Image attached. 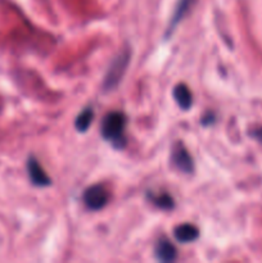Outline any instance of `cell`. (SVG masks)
I'll return each instance as SVG.
<instances>
[{"mask_svg":"<svg viewBox=\"0 0 262 263\" xmlns=\"http://www.w3.org/2000/svg\"><path fill=\"white\" fill-rule=\"evenodd\" d=\"M127 126V117L122 112H110L103 118L100 133L107 141L112 143L116 148L121 149L125 146L126 138L125 130Z\"/></svg>","mask_w":262,"mask_h":263,"instance_id":"1","label":"cell"},{"mask_svg":"<svg viewBox=\"0 0 262 263\" xmlns=\"http://www.w3.org/2000/svg\"><path fill=\"white\" fill-rule=\"evenodd\" d=\"M128 63H130V51L128 50H123L113 59L104 77V82H103L104 91H112L118 86L126 69H127Z\"/></svg>","mask_w":262,"mask_h":263,"instance_id":"2","label":"cell"},{"mask_svg":"<svg viewBox=\"0 0 262 263\" xmlns=\"http://www.w3.org/2000/svg\"><path fill=\"white\" fill-rule=\"evenodd\" d=\"M82 199L89 210L99 211L109 202V192L103 185H92L85 190Z\"/></svg>","mask_w":262,"mask_h":263,"instance_id":"3","label":"cell"},{"mask_svg":"<svg viewBox=\"0 0 262 263\" xmlns=\"http://www.w3.org/2000/svg\"><path fill=\"white\" fill-rule=\"evenodd\" d=\"M171 161L172 164L184 174H192L193 170H194L192 157L182 144H177L174 146L171 153Z\"/></svg>","mask_w":262,"mask_h":263,"instance_id":"4","label":"cell"},{"mask_svg":"<svg viewBox=\"0 0 262 263\" xmlns=\"http://www.w3.org/2000/svg\"><path fill=\"white\" fill-rule=\"evenodd\" d=\"M27 171L31 182L36 186H48L50 185V177L46 175L41 164L33 157H30L27 162Z\"/></svg>","mask_w":262,"mask_h":263,"instance_id":"5","label":"cell"},{"mask_svg":"<svg viewBox=\"0 0 262 263\" xmlns=\"http://www.w3.org/2000/svg\"><path fill=\"white\" fill-rule=\"evenodd\" d=\"M154 254L161 262H172L176 259L177 252L172 243L167 239H161L154 247Z\"/></svg>","mask_w":262,"mask_h":263,"instance_id":"6","label":"cell"},{"mask_svg":"<svg viewBox=\"0 0 262 263\" xmlns=\"http://www.w3.org/2000/svg\"><path fill=\"white\" fill-rule=\"evenodd\" d=\"M175 239L180 243H192V241L197 240L199 236V230L195 228L192 223H182V225L177 226L174 231Z\"/></svg>","mask_w":262,"mask_h":263,"instance_id":"7","label":"cell"},{"mask_svg":"<svg viewBox=\"0 0 262 263\" xmlns=\"http://www.w3.org/2000/svg\"><path fill=\"white\" fill-rule=\"evenodd\" d=\"M193 0H177V4L175 7L174 14L171 17V22H170L169 27H167V32L166 36H169L172 31L175 30L177 25L181 22L182 18L185 17V14L188 13V10L190 9V5H192Z\"/></svg>","mask_w":262,"mask_h":263,"instance_id":"8","label":"cell"},{"mask_svg":"<svg viewBox=\"0 0 262 263\" xmlns=\"http://www.w3.org/2000/svg\"><path fill=\"white\" fill-rule=\"evenodd\" d=\"M174 98L181 109L186 110L192 107L193 104L192 92H190L189 87H188L185 84H180L177 85V86H175Z\"/></svg>","mask_w":262,"mask_h":263,"instance_id":"9","label":"cell"},{"mask_svg":"<svg viewBox=\"0 0 262 263\" xmlns=\"http://www.w3.org/2000/svg\"><path fill=\"white\" fill-rule=\"evenodd\" d=\"M92 118H94V110H92V108H85V109L77 116L76 121H74V126H76L77 131L85 133V131L90 127V125H91Z\"/></svg>","mask_w":262,"mask_h":263,"instance_id":"10","label":"cell"},{"mask_svg":"<svg viewBox=\"0 0 262 263\" xmlns=\"http://www.w3.org/2000/svg\"><path fill=\"white\" fill-rule=\"evenodd\" d=\"M149 199H151L157 207L162 208V210H171V208L174 207V199H172L169 194H166V193H162V194L158 195L151 194L149 195Z\"/></svg>","mask_w":262,"mask_h":263,"instance_id":"11","label":"cell"},{"mask_svg":"<svg viewBox=\"0 0 262 263\" xmlns=\"http://www.w3.org/2000/svg\"><path fill=\"white\" fill-rule=\"evenodd\" d=\"M254 136H256L257 139H259V140H262V130H257L256 133H254Z\"/></svg>","mask_w":262,"mask_h":263,"instance_id":"12","label":"cell"}]
</instances>
